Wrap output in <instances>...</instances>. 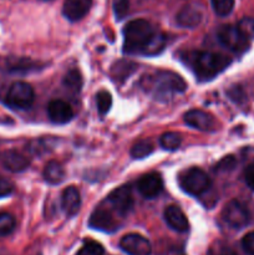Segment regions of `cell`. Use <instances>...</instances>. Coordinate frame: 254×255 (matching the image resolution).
Listing matches in <instances>:
<instances>
[{"instance_id": "52a82bcc", "label": "cell", "mask_w": 254, "mask_h": 255, "mask_svg": "<svg viewBox=\"0 0 254 255\" xmlns=\"http://www.w3.org/2000/svg\"><path fill=\"white\" fill-rule=\"evenodd\" d=\"M223 221L234 229H241L246 227L249 222V212L243 203L237 199L228 202L222 212Z\"/></svg>"}, {"instance_id": "4316f807", "label": "cell", "mask_w": 254, "mask_h": 255, "mask_svg": "<svg viewBox=\"0 0 254 255\" xmlns=\"http://www.w3.org/2000/svg\"><path fill=\"white\" fill-rule=\"evenodd\" d=\"M77 255H105V249L97 242L86 241Z\"/></svg>"}, {"instance_id": "2e32d148", "label": "cell", "mask_w": 254, "mask_h": 255, "mask_svg": "<svg viewBox=\"0 0 254 255\" xmlns=\"http://www.w3.org/2000/svg\"><path fill=\"white\" fill-rule=\"evenodd\" d=\"M90 227L94 229H97V231L102 232H111L116 231L119 227H117L116 221L112 217V214L110 212H107L106 209L99 208L91 214V218H90L89 222Z\"/></svg>"}, {"instance_id": "4fadbf2b", "label": "cell", "mask_w": 254, "mask_h": 255, "mask_svg": "<svg viewBox=\"0 0 254 255\" xmlns=\"http://www.w3.org/2000/svg\"><path fill=\"white\" fill-rule=\"evenodd\" d=\"M92 6V0H65L62 14L70 21H79Z\"/></svg>"}, {"instance_id": "836d02e7", "label": "cell", "mask_w": 254, "mask_h": 255, "mask_svg": "<svg viewBox=\"0 0 254 255\" xmlns=\"http://www.w3.org/2000/svg\"><path fill=\"white\" fill-rule=\"evenodd\" d=\"M42 1H51V0H42Z\"/></svg>"}, {"instance_id": "ba28073f", "label": "cell", "mask_w": 254, "mask_h": 255, "mask_svg": "<svg viewBox=\"0 0 254 255\" xmlns=\"http://www.w3.org/2000/svg\"><path fill=\"white\" fill-rule=\"evenodd\" d=\"M107 201L119 216H127L133 208V197H132L131 186L125 184L120 188H116L109 194Z\"/></svg>"}, {"instance_id": "9c48e42d", "label": "cell", "mask_w": 254, "mask_h": 255, "mask_svg": "<svg viewBox=\"0 0 254 255\" xmlns=\"http://www.w3.org/2000/svg\"><path fill=\"white\" fill-rule=\"evenodd\" d=\"M120 248L128 255H151L152 247L147 238L141 234L129 233L122 237Z\"/></svg>"}, {"instance_id": "9a60e30c", "label": "cell", "mask_w": 254, "mask_h": 255, "mask_svg": "<svg viewBox=\"0 0 254 255\" xmlns=\"http://www.w3.org/2000/svg\"><path fill=\"white\" fill-rule=\"evenodd\" d=\"M164 221L169 228L178 233H186L189 229V223L182 209L177 206H169L164 209Z\"/></svg>"}, {"instance_id": "d6986e66", "label": "cell", "mask_w": 254, "mask_h": 255, "mask_svg": "<svg viewBox=\"0 0 254 255\" xmlns=\"http://www.w3.org/2000/svg\"><path fill=\"white\" fill-rule=\"evenodd\" d=\"M44 178L50 184H59L64 181V167L56 161H50L44 168Z\"/></svg>"}, {"instance_id": "5bb4252c", "label": "cell", "mask_w": 254, "mask_h": 255, "mask_svg": "<svg viewBox=\"0 0 254 255\" xmlns=\"http://www.w3.org/2000/svg\"><path fill=\"white\" fill-rule=\"evenodd\" d=\"M183 120L189 127L199 129V131H209L214 126V120L212 115L202 110H191L186 112Z\"/></svg>"}, {"instance_id": "30bf717a", "label": "cell", "mask_w": 254, "mask_h": 255, "mask_svg": "<svg viewBox=\"0 0 254 255\" xmlns=\"http://www.w3.org/2000/svg\"><path fill=\"white\" fill-rule=\"evenodd\" d=\"M137 189L139 194L143 196L144 198L152 199L156 198L163 189V181L162 177L158 173H147L139 178L137 183Z\"/></svg>"}, {"instance_id": "7402d4cb", "label": "cell", "mask_w": 254, "mask_h": 255, "mask_svg": "<svg viewBox=\"0 0 254 255\" xmlns=\"http://www.w3.org/2000/svg\"><path fill=\"white\" fill-rule=\"evenodd\" d=\"M64 85L66 89H69L72 92H80L82 87V76L81 72L77 69H72L65 75Z\"/></svg>"}, {"instance_id": "ac0fdd59", "label": "cell", "mask_w": 254, "mask_h": 255, "mask_svg": "<svg viewBox=\"0 0 254 255\" xmlns=\"http://www.w3.org/2000/svg\"><path fill=\"white\" fill-rule=\"evenodd\" d=\"M61 207L66 216L72 217L79 213L80 207H81V197L80 192L76 187H67L61 196Z\"/></svg>"}, {"instance_id": "f546056e", "label": "cell", "mask_w": 254, "mask_h": 255, "mask_svg": "<svg viewBox=\"0 0 254 255\" xmlns=\"http://www.w3.org/2000/svg\"><path fill=\"white\" fill-rule=\"evenodd\" d=\"M114 10L117 19L121 20L128 11V0H115Z\"/></svg>"}, {"instance_id": "cb8c5ba5", "label": "cell", "mask_w": 254, "mask_h": 255, "mask_svg": "<svg viewBox=\"0 0 254 255\" xmlns=\"http://www.w3.org/2000/svg\"><path fill=\"white\" fill-rule=\"evenodd\" d=\"M15 227H16V221L14 216L7 212H0V236H9L14 232Z\"/></svg>"}, {"instance_id": "7c38bea8", "label": "cell", "mask_w": 254, "mask_h": 255, "mask_svg": "<svg viewBox=\"0 0 254 255\" xmlns=\"http://www.w3.org/2000/svg\"><path fill=\"white\" fill-rule=\"evenodd\" d=\"M47 115L50 121L57 125H64L71 121L74 112L70 105L62 100H54L47 105Z\"/></svg>"}, {"instance_id": "1f68e13d", "label": "cell", "mask_w": 254, "mask_h": 255, "mask_svg": "<svg viewBox=\"0 0 254 255\" xmlns=\"http://www.w3.org/2000/svg\"><path fill=\"white\" fill-rule=\"evenodd\" d=\"M12 191H14L12 182L10 179L5 178V177L0 176V197L9 196Z\"/></svg>"}, {"instance_id": "5b68a950", "label": "cell", "mask_w": 254, "mask_h": 255, "mask_svg": "<svg viewBox=\"0 0 254 255\" xmlns=\"http://www.w3.org/2000/svg\"><path fill=\"white\" fill-rule=\"evenodd\" d=\"M218 40L223 46L237 54H242L249 46V39L234 25H224L217 32Z\"/></svg>"}, {"instance_id": "d4e9b609", "label": "cell", "mask_w": 254, "mask_h": 255, "mask_svg": "<svg viewBox=\"0 0 254 255\" xmlns=\"http://www.w3.org/2000/svg\"><path fill=\"white\" fill-rule=\"evenodd\" d=\"M96 102H97V110H99L100 115H106L112 106L111 94H110L109 91L101 90L100 92H97Z\"/></svg>"}, {"instance_id": "8fae6325", "label": "cell", "mask_w": 254, "mask_h": 255, "mask_svg": "<svg viewBox=\"0 0 254 255\" xmlns=\"http://www.w3.org/2000/svg\"><path fill=\"white\" fill-rule=\"evenodd\" d=\"M176 20L179 26L193 29V27L198 26L203 20V11H202L201 6H198L197 4H188L179 10Z\"/></svg>"}, {"instance_id": "83f0119b", "label": "cell", "mask_w": 254, "mask_h": 255, "mask_svg": "<svg viewBox=\"0 0 254 255\" xmlns=\"http://www.w3.org/2000/svg\"><path fill=\"white\" fill-rule=\"evenodd\" d=\"M237 26L239 27L242 32L246 35L248 39H253L254 37V19L252 17H244L238 22Z\"/></svg>"}, {"instance_id": "d6a6232c", "label": "cell", "mask_w": 254, "mask_h": 255, "mask_svg": "<svg viewBox=\"0 0 254 255\" xmlns=\"http://www.w3.org/2000/svg\"><path fill=\"white\" fill-rule=\"evenodd\" d=\"M244 179H246L247 186L254 191V162H252L244 171Z\"/></svg>"}, {"instance_id": "6da1fadb", "label": "cell", "mask_w": 254, "mask_h": 255, "mask_svg": "<svg viewBox=\"0 0 254 255\" xmlns=\"http://www.w3.org/2000/svg\"><path fill=\"white\" fill-rule=\"evenodd\" d=\"M164 45L166 36L147 20H132L124 27V51L127 54L156 55Z\"/></svg>"}, {"instance_id": "f1b7e54d", "label": "cell", "mask_w": 254, "mask_h": 255, "mask_svg": "<svg viewBox=\"0 0 254 255\" xmlns=\"http://www.w3.org/2000/svg\"><path fill=\"white\" fill-rule=\"evenodd\" d=\"M237 161L233 156H227L222 158L216 166V171L219 173H224V172H229L236 167Z\"/></svg>"}, {"instance_id": "7a4b0ae2", "label": "cell", "mask_w": 254, "mask_h": 255, "mask_svg": "<svg viewBox=\"0 0 254 255\" xmlns=\"http://www.w3.org/2000/svg\"><path fill=\"white\" fill-rule=\"evenodd\" d=\"M189 66L201 80H211L231 65L232 60L222 54L209 51H192L186 55Z\"/></svg>"}, {"instance_id": "8992f818", "label": "cell", "mask_w": 254, "mask_h": 255, "mask_svg": "<svg viewBox=\"0 0 254 255\" xmlns=\"http://www.w3.org/2000/svg\"><path fill=\"white\" fill-rule=\"evenodd\" d=\"M35 99V92L31 85L24 81H16L10 86L6 95V101L10 106L16 109H29Z\"/></svg>"}, {"instance_id": "44dd1931", "label": "cell", "mask_w": 254, "mask_h": 255, "mask_svg": "<svg viewBox=\"0 0 254 255\" xmlns=\"http://www.w3.org/2000/svg\"><path fill=\"white\" fill-rule=\"evenodd\" d=\"M152 152H153V144L151 143V141H148V139H141V141H138L137 143H134L132 146L129 153H131L132 158L142 159L144 157L149 156Z\"/></svg>"}, {"instance_id": "277c9868", "label": "cell", "mask_w": 254, "mask_h": 255, "mask_svg": "<svg viewBox=\"0 0 254 255\" xmlns=\"http://www.w3.org/2000/svg\"><path fill=\"white\" fill-rule=\"evenodd\" d=\"M212 181L208 177V174L201 168H193L187 169L186 172L179 176V186L183 189L186 193L191 194V196H201L204 192L208 191L211 188Z\"/></svg>"}, {"instance_id": "3957f363", "label": "cell", "mask_w": 254, "mask_h": 255, "mask_svg": "<svg viewBox=\"0 0 254 255\" xmlns=\"http://www.w3.org/2000/svg\"><path fill=\"white\" fill-rule=\"evenodd\" d=\"M143 89L153 91L158 96H167L171 94H181L187 89V84L179 75L172 71L159 70L153 75H147L142 79Z\"/></svg>"}, {"instance_id": "4dcf8cb0", "label": "cell", "mask_w": 254, "mask_h": 255, "mask_svg": "<svg viewBox=\"0 0 254 255\" xmlns=\"http://www.w3.org/2000/svg\"><path fill=\"white\" fill-rule=\"evenodd\" d=\"M243 251L248 255H254V232L247 233L242 239Z\"/></svg>"}, {"instance_id": "484cf974", "label": "cell", "mask_w": 254, "mask_h": 255, "mask_svg": "<svg viewBox=\"0 0 254 255\" xmlns=\"http://www.w3.org/2000/svg\"><path fill=\"white\" fill-rule=\"evenodd\" d=\"M214 12L219 16H227L234 7V0H211Z\"/></svg>"}, {"instance_id": "e0dca14e", "label": "cell", "mask_w": 254, "mask_h": 255, "mask_svg": "<svg viewBox=\"0 0 254 255\" xmlns=\"http://www.w3.org/2000/svg\"><path fill=\"white\" fill-rule=\"evenodd\" d=\"M2 166L10 172H14V173H19V172L25 171V169L29 167L30 161L27 157H25L24 154L20 153V152L15 151V149H10V151L4 152L1 157Z\"/></svg>"}, {"instance_id": "ffe728a7", "label": "cell", "mask_w": 254, "mask_h": 255, "mask_svg": "<svg viewBox=\"0 0 254 255\" xmlns=\"http://www.w3.org/2000/svg\"><path fill=\"white\" fill-rule=\"evenodd\" d=\"M136 64H133V62L127 61V60H121V61L115 64L114 67H112V76H114L116 81H122V80L127 79L136 70Z\"/></svg>"}, {"instance_id": "603a6c76", "label": "cell", "mask_w": 254, "mask_h": 255, "mask_svg": "<svg viewBox=\"0 0 254 255\" xmlns=\"http://www.w3.org/2000/svg\"><path fill=\"white\" fill-rule=\"evenodd\" d=\"M159 143H161L162 148L167 149V151H176L181 146L182 137L177 132H166L162 134Z\"/></svg>"}]
</instances>
